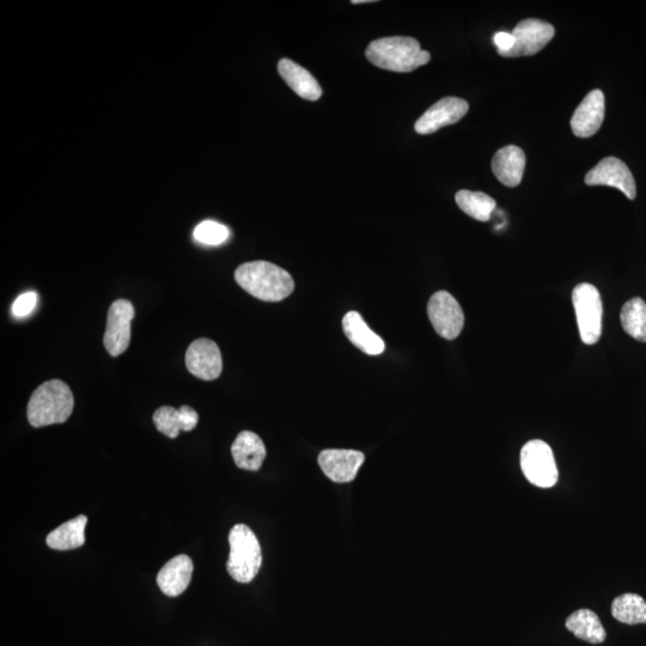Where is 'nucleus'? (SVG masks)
Instances as JSON below:
<instances>
[{
	"label": "nucleus",
	"mask_w": 646,
	"mask_h": 646,
	"mask_svg": "<svg viewBox=\"0 0 646 646\" xmlns=\"http://www.w3.org/2000/svg\"><path fill=\"white\" fill-rule=\"evenodd\" d=\"M235 280L249 295L265 302H280L295 290L288 271L267 261L242 264L235 271Z\"/></svg>",
	"instance_id": "1"
},
{
	"label": "nucleus",
	"mask_w": 646,
	"mask_h": 646,
	"mask_svg": "<svg viewBox=\"0 0 646 646\" xmlns=\"http://www.w3.org/2000/svg\"><path fill=\"white\" fill-rule=\"evenodd\" d=\"M369 62L380 69L407 73L428 64L430 53L422 50L416 39L392 36L371 42L365 52Z\"/></svg>",
	"instance_id": "2"
},
{
	"label": "nucleus",
	"mask_w": 646,
	"mask_h": 646,
	"mask_svg": "<svg viewBox=\"0 0 646 646\" xmlns=\"http://www.w3.org/2000/svg\"><path fill=\"white\" fill-rule=\"evenodd\" d=\"M75 407L72 390L65 382L50 380L35 390L28 402L27 416L34 428L63 424Z\"/></svg>",
	"instance_id": "3"
},
{
	"label": "nucleus",
	"mask_w": 646,
	"mask_h": 646,
	"mask_svg": "<svg viewBox=\"0 0 646 646\" xmlns=\"http://www.w3.org/2000/svg\"><path fill=\"white\" fill-rule=\"evenodd\" d=\"M229 575L239 583H251L262 565L260 542L246 524H236L229 534Z\"/></svg>",
	"instance_id": "4"
},
{
	"label": "nucleus",
	"mask_w": 646,
	"mask_h": 646,
	"mask_svg": "<svg viewBox=\"0 0 646 646\" xmlns=\"http://www.w3.org/2000/svg\"><path fill=\"white\" fill-rule=\"evenodd\" d=\"M578 329L584 344L594 345L602 334L603 306L599 290L589 283L578 284L572 292Z\"/></svg>",
	"instance_id": "5"
},
{
	"label": "nucleus",
	"mask_w": 646,
	"mask_h": 646,
	"mask_svg": "<svg viewBox=\"0 0 646 646\" xmlns=\"http://www.w3.org/2000/svg\"><path fill=\"white\" fill-rule=\"evenodd\" d=\"M521 468L529 481L541 489H550L557 484L558 468L552 449L544 441L534 440L521 450Z\"/></svg>",
	"instance_id": "6"
},
{
	"label": "nucleus",
	"mask_w": 646,
	"mask_h": 646,
	"mask_svg": "<svg viewBox=\"0 0 646 646\" xmlns=\"http://www.w3.org/2000/svg\"><path fill=\"white\" fill-rule=\"evenodd\" d=\"M428 315L436 333L447 340L459 337L465 325V315L459 302L447 291H438L432 295Z\"/></svg>",
	"instance_id": "7"
},
{
	"label": "nucleus",
	"mask_w": 646,
	"mask_h": 646,
	"mask_svg": "<svg viewBox=\"0 0 646 646\" xmlns=\"http://www.w3.org/2000/svg\"><path fill=\"white\" fill-rule=\"evenodd\" d=\"M134 314L133 304L127 300L115 301L109 308L103 345L112 357L123 355L129 349Z\"/></svg>",
	"instance_id": "8"
},
{
	"label": "nucleus",
	"mask_w": 646,
	"mask_h": 646,
	"mask_svg": "<svg viewBox=\"0 0 646 646\" xmlns=\"http://www.w3.org/2000/svg\"><path fill=\"white\" fill-rule=\"evenodd\" d=\"M511 34L514 35L515 45L509 52L502 54L505 58L534 56L544 50L554 38L556 29L545 21L528 18L518 23Z\"/></svg>",
	"instance_id": "9"
},
{
	"label": "nucleus",
	"mask_w": 646,
	"mask_h": 646,
	"mask_svg": "<svg viewBox=\"0 0 646 646\" xmlns=\"http://www.w3.org/2000/svg\"><path fill=\"white\" fill-rule=\"evenodd\" d=\"M588 186H609L618 188L630 200H635L637 186L635 178L626 163L617 157H606L585 176Z\"/></svg>",
	"instance_id": "10"
},
{
	"label": "nucleus",
	"mask_w": 646,
	"mask_h": 646,
	"mask_svg": "<svg viewBox=\"0 0 646 646\" xmlns=\"http://www.w3.org/2000/svg\"><path fill=\"white\" fill-rule=\"evenodd\" d=\"M186 367L192 375L200 380H217L222 374V353L215 341L197 339L186 352Z\"/></svg>",
	"instance_id": "11"
},
{
	"label": "nucleus",
	"mask_w": 646,
	"mask_h": 646,
	"mask_svg": "<svg viewBox=\"0 0 646 646\" xmlns=\"http://www.w3.org/2000/svg\"><path fill=\"white\" fill-rule=\"evenodd\" d=\"M467 101L459 97H444L417 120L414 130L419 134H431L443 127L454 125L468 113Z\"/></svg>",
	"instance_id": "12"
},
{
	"label": "nucleus",
	"mask_w": 646,
	"mask_h": 646,
	"mask_svg": "<svg viewBox=\"0 0 646 646\" xmlns=\"http://www.w3.org/2000/svg\"><path fill=\"white\" fill-rule=\"evenodd\" d=\"M364 461V454L356 450L327 449L319 455L322 472L338 484L351 483L355 480Z\"/></svg>",
	"instance_id": "13"
},
{
	"label": "nucleus",
	"mask_w": 646,
	"mask_h": 646,
	"mask_svg": "<svg viewBox=\"0 0 646 646\" xmlns=\"http://www.w3.org/2000/svg\"><path fill=\"white\" fill-rule=\"evenodd\" d=\"M605 95L599 89L590 91L572 115L571 129L578 138H590L605 120Z\"/></svg>",
	"instance_id": "14"
},
{
	"label": "nucleus",
	"mask_w": 646,
	"mask_h": 646,
	"mask_svg": "<svg viewBox=\"0 0 646 646\" xmlns=\"http://www.w3.org/2000/svg\"><path fill=\"white\" fill-rule=\"evenodd\" d=\"M193 569L192 559L186 556V554H181V556L169 560L161 571L158 572V587L167 596H180L190 587Z\"/></svg>",
	"instance_id": "15"
},
{
	"label": "nucleus",
	"mask_w": 646,
	"mask_h": 646,
	"mask_svg": "<svg viewBox=\"0 0 646 646\" xmlns=\"http://www.w3.org/2000/svg\"><path fill=\"white\" fill-rule=\"evenodd\" d=\"M526 162V155L521 148L516 145L504 146L493 156V174L504 186L517 187L521 184Z\"/></svg>",
	"instance_id": "16"
},
{
	"label": "nucleus",
	"mask_w": 646,
	"mask_h": 646,
	"mask_svg": "<svg viewBox=\"0 0 646 646\" xmlns=\"http://www.w3.org/2000/svg\"><path fill=\"white\" fill-rule=\"evenodd\" d=\"M278 72L284 82L295 91V93L308 101H318L322 96V88L316 78L301 65L292 62L290 59H282L278 63Z\"/></svg>",
	"instance_id": "17"
},
{
	"label": "nucleus",
	"mask_w": 646,
	"mask_h": 646,
	"mask_svg": "<svg viewBox=\"0 0 646 646\" xmlns=\"http://www.w3.org/2000/svg\"><path fill=\"white\" fill-rule=\"evenodd\" d=\"M343 328L347 339L351 341L358 350L367 353L369 356H379L386 349L385 341L379 335L371 331L362 315L357 312H349L343 320Z\"/></svg>",
	"instance_id": "18"
},
{
	"label": "nucleus",
	"mask_w": 646,
	"mask_h": 646,
	"mask_svg": "<svg viewBox=\"0 0 646 646\" xmlns=\"http://www.w3.org/2000/svg\"><path fill=\"white\" fill-rule=\"evenodd\" d=\"M199 416L190 406H182L179 410L163 406L154 414L156 429L169 438H176L180 431H192L197 428Z\"/></svg>",
	"instance_id": "19"
},
{
	"label": "nucleus",
	"mask_w": 646,
	"mask_h": 646,
	"mask_svg": "<svg viewBox=\"0 0 646 646\" xmlns=\"http://www.w3.org/2000/svg\"><path fill=\"white\" fill-rule=\"evenodd\" d=\"M236 466L245 471L257 472L266 459V447L252 431H242L231 447Z\"/></svg>",
	"instance_id": "20"
},
{
	"label": "nucleus",
	"mask_w": 646,
	"mask_h": 646,
	"mask_svg": "<svg viewBox=\"0 0 646 646\" xmlns=\"http://www.w3.org/2000/svg\"><path fill=\"white\" fill-rule=\"evenodd\" d=\"M87 523L88 518L84 515L63 523L47 535V546L56 551H70L82 547L85 542L84 530Z\"/></svg>",
	"instance_id": "21"
},
{
	"label": "nucleus",
	"mask_w": 646,
	"mask_h": 646,
	"mask_svg": "<svg viewBox=\"0 0 646 646\" xmlns=\"http://www.w3.org/2000/svg\"><path fill=\"white\" fill-rule=\"evenodd\" d=\"M566 629L577 638L591 644H601L606 639L605 627L602 626L600 618L589 609H580L572 613L566 620Z\"/></svg>",
	"instance_id": "22"
},
{
	"label": "nucleus",
	"mask_w": 646,
	"mask_h": 646,
	"mask_svg": "<svg viewBox=\"0 0 646 646\" xmlns=\"http://www.w3.org/2000/svg\"><path fill=\"white\" fill-rule=\"evenodd\" d=\"M457 206L469 217L479 222L490 221L492 212L496 210V201L483 192L462 190L456 193Z\"/></svg>",
	"instance_id": "23"
},
{
	"label": "nucleus",
	"mask_w": 646,
	"mask_h": 646,
	"mask_svg": "<svg viewBox=\"0 0 646 646\" xmlns=\"http://www.w3.org/2000/svg\"><path fill=\"white\" fill-rule=\"evenodd\" d=\"M612 614L626 625L646 624V601L637 594L620 595L613 601Z\"/></svg>",
	"instance_id": "24"
},
{
	"label": "nucleus",
	"mask_w": 646,
	"mask_h": 646,
	"mask_svg": "<svg viewBox=\"0 0 646 646\" xmlns=\"http://www.w3.org/2000/svg\"><path fill=\"white\" fill-rule=\"evenodd\" d=\"M621 326L633 339L646 343V303L635 297L627 301L620 313Z\"/></svg>",
	"instance_id": "25"
},
{
	"label": "nucleus",
	"mask_w": 646,
	"mask_h": 646,
	"mask_svg": "<svg viewBox=\"0 0 646 646\" xmlns=\"http://www.w3.org/2000/svg\"><path fill=\"white\" fill-rule=\"evenodd\" d=\"M229 229L215 221L200 223L194 230V239L206 246H219L229 239Z\"/></svg>",
	"instance_id": "26"
},
{
	"label": "nucleus",
	"mask_w": 646,
	"mask_h": 646,
	"mask_svg": "<svg viewBox=\"0 0 646 646\" xmlns=\"http://www.w3.org/2000/svg\"><path fill=\"white\" fill-rule=\"evenodd\" d=\"M36 303H38V295H36V292H26V294L21 295L14 302V306H12V314H14L18 319L26 318V316L32 314L36 307Z\"/></svg>",
	"instance_id": "27"
},
{
	"label": "nucleus",
	"mask_w": 646,
	"mask_h": 646,
	"mask_svg": "<svg viewBox=\"0 0 646 646\" xmlns=\"http://www.w3.org/2000/svg\"><path fill=\"white\" fill-rule=\"evenodd\" d=\"M493 42H495L498 53L502 56V54L509 52L514 47L515 38L511 33L499 32L493 36Z\"/></svg>",
	"instance_id": "28"
},
{
	"label": "nucleus",
	"mask_w": 646,
	"mask_h": 646,
	"mask_svg": "<svg viewBox=\"0 0 646 646\" xmlns=\"http://www.w3.org/2000/svg\"><path fill=\"white\" fill-rule=\"evenodd\" d=\"M367 3H375L373 0H353L352 4H367Z\"/></svg>",
	"instance_id": "29"
}]
</instances>
